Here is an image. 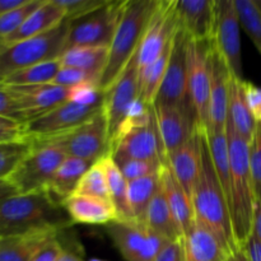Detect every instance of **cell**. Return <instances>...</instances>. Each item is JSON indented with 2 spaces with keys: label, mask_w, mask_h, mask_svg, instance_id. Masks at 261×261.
Returning a JSON list of instances; mask_svg holds the SVG:
<instances>
[{
  "label": "cell",
  "mask_w": 261,
  "mask_h": 261,
  "mask_svg": "<svg viewBox=\"0 0 261 261\" xmlns=\"http://www.w3.org/2000/svg\"><path fill=\"white\" fill-rule=\"evenodd\" d=\"M114 158V157H112ZM116 165L119 166L120 171L124 175L125 180L129 181L137 180V178L145 177V176L154 175L161 171L163 163H153L147 161L133 160V158H114Z\"/></svg>",
  "instance_id": "40"
},
{
  "label": "cell",
  "mask_w": 261,
  "mask_h": 261,
  "mask_svg": "<svg viewBox=\"0 0 261 261\" xmlns=\"http://www.w3.org/2000/svg\"><path fill=\"white\" fill-rule=\"evenodd\" d=\"M110 154L114 158H133L166 165V155L155 117L147 126L133 130L112 143L110 145Z\"/></svg>",
  "instance_id": "16"
},
{
  "label": "cell",
  "mask_w": 261,
  "mask_h": 261,
  "mask_svg": "<svg viewBox=\"0 0 261 261\" xmlns=\"http://www.w3.org/2000/svg\"><path fill=\"white\" fill-rule=\"evenodd\" d=\"M138 97H139V68L137 64V56H134L124 69L121 75L103 93L102 110L107 120L110 143L114 139L130 106Z\"/></svg>",
  "instance_id": "14"
},
{
  "label": "cell",
  "mask_w": 261,
  "mask_h": 261,
  "mask_svg": "<svg viewBox=\"0 0 261 261\" xmlns=\"http://www.w3.org/2000/svg\"><path fill=\"white\" fill-rule=\"evenodd\" d=\"M180 28L176 0H158L137 51L139 71L149 66L172 41Z\"/></svg>",
  "instance_id": "9"
},
{
  "label": "cell",
  "mask_w": 261,
  "mask_h": 261,
  "mask_svg": "<svg viewBox=\"0 0 261 261\" xmlns=\"http://www.w3.org/2000/svg\"><path fill=\"white\" fill-rule=\"evenodd\" d=\"M92 165L93 163L88 162V161L68 155L60 165V167L56 170L55 175L46 188V193L54 200L61 204L66 198L73 195L79 180Z\"/></svg>",
  "instance_id": "27"
},
{
  "label": "cell",
  "mask_w": 261,
  "mask_h": 261,
  "mask_svg": "<svg viewBox=\"0 0 261 261\" xmlns=\"http://www.w3.org/2000/svg\"><path fill=\"white\" fill-rule=\"evenodd\" d=\"M155 261H184L181 240H178V241H168L163 246V249L161 250Z\"/></svg>",
  "instance_id": "47"
},
{
  "label": "cell",
  "mask_w": 261,
  "mask_h": 261,
  "mask_svg": "<svg viewBox=\"0 0 261 261\" xmlns=\"http://www.w3.org/2000/svg\"><path fill=\"white\" fill-rule=\"evenodd\" d=\"M73 194H75V195L92 196V198H98L111 201L109 188H107L106 175H105L103 167H102L99 160L94 162L88 168V171L82 176Z\"/></svg>",
  "instance_id": "36"
},
{
  "label": "cell",
  "mask_w": 261,
  "mask_h": 261,
  "mask_svg": "<svg viewBox=\"0 0 261 261\" xmlns=\"http://www.w3.org/2000/svg\"><path fill=\"white\" fill-rule=\"evenodd\" d=\"M68 155L94 163L107 154L110 145L109 126L102 107L91 119L64 137Z\"/></svg>",
  "instance_id": "15"
},
{
  "label": "cell",
  "mask_w": 261,
  "mask_h": 261,
  "mask_svg": "<svg viewBox=\"0 0 261 261\" xmlns=\"http://www.w3.org/2000/svg\"><path fill=\"white\" fill-rule=\"evenodd\" d=\"M68 102L81 106H101L103 101V92L96 82H83L68 89Z\"/></svg>",
  "instance_id": "39"
},
{
  "label": "cell",
  "mask_w": 261,
  "mask_h": 261,
  "mask_svg": "<svg viewBox=\"0 0 261 261\" xmlns=\"http://www.w3.org/2000/svg\"><path fill=\"white\" fill-rule=\"evenodd\" d=\"M73 223L109 224L116 221L117 213L110 200L84 195H70L61 203Z\"/></svg>",
  "instance_id": "23"
},
{
  "label": "cell",
  "mask_w": 261,
  "mask_h": 261,
  "mask_svg": "<svg viewBox=\"0 0 261 261\" xmlns=\"http://www.w3.org/2000/svg\"><path fill=\"white\" fill-rule=\"evenodd\" d=\"M240 25L234 0H216L213 46L226 61L232 75L244 81Z\"/></svg>",
  "instance_id": "12"
},
{
  "label": "cell",
  "mask_w": 261,
  "mask_h": 261,
  "mask_svg": "<svg viewBox=\"0 0 261 261\" xmlns=\"http://www.w3.org/2000/svg\"><path fill=\"white\" fill-rule=\"evenodd\" d=\"M58 261H83V255L81 254V247L74 249V247H70L69 245H66V246L64 245V251Z\"/></svg>",
  "instance_id": "50"
},
{
  "label": "cell",
  "mask_w": 261,
  "mask_h": 261,
  "mask_svg": "<svg viewBox=\"0 0 261 261\" xmlns=\"http://www.w3.org/2000/svg\"><path fill=\"white\" fill-rule=\"evenodd\" d=\"M177 13L181 28L190 40L213 41L216 0H181Z\"/></svg>",
  "instance_id": "21"
},
{
  "label": "cell",
  "mask_w": 261,
  "mask_h": 261,
  "mask_svg": "<svg viewBox=\"0 0 261 261\" xmlns=\"http://www.w3.org/2000/svg\"><path fill=\"white\" fill-rule=\"evenodd\" d=\"M110 47H71L60 56L61 66H70L89 74L99 84L106 68Z\"/></svg>",
  "instance_id": "29"
},
{
  "label": "cell",
  "mask_w": 261,
  "mask_h": 261,
  "mask_svg": "<svg viewBox=\"0 0 261 261\" xmlns=\"http://www.w3.org/2000/svg\"><path fill=\"white\" fill-rule=\"evenodd\" d=\"M61 69L60 59L43 61L36 65L25 68L23 70L15 71L12 75L2 82L3 84L10 86H28V84H48L53 83L56 74Z\"/></svg>",
  "instance_id": "35"
},
{
  "label": "cell",
  "mask_w": 261,
  "mask_h": 261,
  "mask_svg": "<svg viewBox=\"0 0 261 261\" xmlns=\"http://www.w3.org/2000/svg\"><path fill=\"white\" fill-rule=\"evenodd\" d=\"M65 19V12L63 8L59 7L55 0H45L43 4L36 9L14 33L3 41L5 46H9L19 41L36 37L58 27Z\"/></svg>",
  "instance_id": "25"
},
{
  "label": "cell",
  "mask_w": 261,
  "mask_h": 261,
  "mask_svg": "<svg viewBox=\"0 0 261 261\" xmlns=\"http://www.w3.org/2000/svg\"><path fill=\"white\" fill-rule=\"evenodd\" d=\"M0 117L12 120L24 126L27 119L14 97L9 93L7 87L0 83Z\"/></svg>",
  "instance_id": "43"
},
{
  "label": "cell",
  "mask_w": 261,
  "mask_h": 261,
  "mask_svg": "<svg viewBox=\"0 0 261 261\" xmlns=\"http://www.w3.org/2000/svg\"><path fill=\"white\" fill-rule=\"evenodd\" d=\"M161 185H162V190L165 193L171 213L175 218L181 237H182L195 223V214H194L190 196L176 180L167 165L161 168Z\"/></svg>",
  "instance_id": "26"
},
{
  "label": "cell",
  "mask_w": 261,
  "mask_h": 261,
  "mask_svg": "<svg viewBox=\"0 0 261 261\" xmlns=\"http://www.w3.org/2000/svg\"><path fill=\"white\" fill-rule=\"evenodd\" d=\"M255 3H256L257 8H259V9H260V12H261V0H255Z\"/></svg>",
  "instance_id": "57"
},
{
  "label": "cell",
  "mask_w": 261,
  "mask_h": 261,
  "mask_svg": "<svg viewBox=\"0 0 261 261\" xmlns=\"http://www.w3.org/2000/svg\"><path fill=\"white\" fill-rule=\"evenodd\" d=\"M33 148V140L22 138L0 142V180L9 178Z\"/></svg>",
  "instance_id": "34"
},
{
  "label": "cell",
  "mask_w": 261,
  "mask_h": 261,
  "mask_svg": "<svg viewBox=\"0 0 261 261\" xmlns=\"http://www.w3.org/2000/svg\"><path fill=\"white\" fill-rule=\"evenodd\" d=\"M228 119L231 120L237 134L244 138L249 144H251L257 124L247 106L244 88H242V81L232 74L228 86Z\"/></svg>",
  "instance_id": "28"
},
{
  "label": "cell",
  "mask_w": 261,
  "mask_h": 261,
  "mask_svg": "<svg viewBox=\"0 0 261 261\" xmlns=\"http://www.w3.org/2000/svg\"><path fill=\"white\" fill-rule=\"evenodd\" d=\"M65 135L50 139H32V150L9 177L19 194L46 191L56 170L68 157Z\"/></svg>",
  "instance_id": "6"
},
{
  "label": "cell",
  "mask_w": 261,
  "mask_h": 261,
  "mask_svg": "<svg viewBox=\"0 0 261 261\" xmlns=\"http://www.w3.org/2000/svg\"><path fill=\"white\" fill-rule=\"evenodd\" d=\"M60 234H59L58 239L53 240L50 244L46 245L32 261H58L64 251V245L60 240Z\"/></svg>",
  "instance_id": "46"
},
{
  "label": "cell",
  "mask_w": 261,
  "mask_h": 261,
  "mask_svg": "<svg viewBox=\"0 0 261 261\" xmlns=\"http://www.w3.org/2000/svg\"><path fill=\"white\" fill-rule=\"evenodd\" d=\"M68 32L69 20L65 19L48 32L5 46L0 51V83L15 71L60 58L66 48Z\"/></svg>",
  "instance_id": "5"
},
{
  "label": "cell",
  "mask_w": 261,
  "mask_h": 261,
  "mask_svg": "<svg viewBox=\"0 0 261 261\" xmlns=\"http://www.w3.org/2000/svg\"><path fill=\"white\" fill-rule=\"evenodd\" d=\"M191 203L195 221L205 226L217 237L228 254L236 251L239 247L236 245L232 228L228 201L217 177L216 168L206 144L205 134L201 149L200 172L193 190Z\"/></svg>",
  "instance_id": "2"
},
{
  "label": "cell",
  "mask_w": 261,
  "mask_h": 261,
  "mask_svg": "<svg viewBox=\"0 0 261 261\" xmlns=\"http://www.w3.org/2000/svg\"><path fill=\"white\" fill-rule=\"evenodd\" d=\"M0 129L2 130H23V125L18 122L12 121V120L0 117Z\"/></svg>",
  "instance_id": "54"
},
{
  "label": "cell",
  "mask_w": 261,
  "mask_h": 261,
  "mask_svg": "<svg viewBox=\"0 0 261 261\" xmlns=\"http://www.w3.org/2000/svg\"><path fill=\"white\" fill-rule=\"evenodd\" d=\"M43 2L45 0H28L20 8L0 15V40H4L14 33L24 23V20L43 4Z\"/></svg>",
  "instance_id": "38"
},
{
  "label": "cell",
  "mask_w": 261,
  "mask_h": 261,
  "mask_svg": "<svg viewBox=\"0 0 261 261\" xmlns=\"http://www.w3.org/2000/svg\"><path fill=\"white\" fill-rule=\"evenodd\" d=\"M231 71L226 61L213 46L212 53L211 97H209V124L204 132H226L228 119V86Z\"/></svg>",
  "instance_id": "20"
},
{
  "label": "cell",
  "mask_w": 261,
  "mask_h": 261,
  "mask_svg": "<svg viewBox=\"0 0 261 261\" xmlns=\"http://www.w3.org/2000/svg\"><path fill=\"white\" fill-rule=\"evenodd\" d=\"M173 38L160 56L147 66L139 71V97L148 105L153 106L154 99L157 97L160 87L162 84L163 76L167 70L168 61H170L171 53H172Z\"/></svg>",
  "instance_id": "33"
},
{
  "label": "cell",
  "mask_w": 261,
  "mask_h": 261,
  "mask_svg": "<svg viewBox=\"0 0 261 261\" xmlns=\"http://www.w3.org/2000/svg\"><path fill=\"white\" fill-rule=\"evenodd\" d=\"M203 139L204 130L196 126L190 138L166 157V165L190 199L200 172Z\"/></svg>",
  "instance_id": "19"
},
{
  "label": "cell",
  "mask_w": 261,
  "mask_h": 261,
  "mask_svg": "<svg viewBox=\"0 0 261 261\" xmlns=\"http://www.w3.org/2000/svg\"><path fill=\"white\" fill-rule=\"evenodd\" d=\"M3 48H5V43H4V41L0 40V51H2Z\"/></svg>",
  "instance_id": "56"
},
{
  "label": "cell",
  "mask_w": 261,
  "mask_h": 261,
  "mask_svg": "<svg viewBox=\"0 0 261 261\" xmlns=\"http://www.w3.org/2000/svg\"><path fill=\"white\" fill-rule=\"evenodd\" d=\"M88 81L96 82L89 74L84 73L81 69L70 68V66H61V69L59 70V73L56 74L55 79H54L51 84H55V86L69 89L71 88V87L76 86V84Z\"/></svg>",
  "instance_id": "44"
},
{
  "label": "cell",
  "mask_w": 261,
  "mask_h": 261,
  "mask_svg": "<svg viewBox=\"0 0 261 261\" xmlns=\"http://www.w3.org/2000/svg\"><path fill=\"white\" fill-rule=\"evenodd\" d=\"M240 24L261 55V12L255 0H234Z\"/></svg>",
  "instance_id": "37"
},
{
  "label": "cell",
  "mask_w": 261,
  "mask_h": 261,
  "mask_svg": "<svg viewBox=\"0 0 261 261\" xmlns=\"http://www.w3.org/2000/svg\"><path fill=\"white\" fill-rule=\"evenodd\" d=\"M250 168L255 198L261 199V124H257L254 140L250 144Z\"/></svg>",
  "instance_id": "42"
},
{
  "label": "cell",
  "mask_w": 261,
  "mask_h": 261,
  "mask_svg": "<svg viewBox=\"0 0 261 261\" xmlns=\"http://www.w3.org/2000/svg\"><path fill=\"white\" fill-rule=\"evenodd\" d=\"M145 226L158 236L163 237L167 241H178L181 240L180 229L176 224L171 209L166 200L162 185L160 186L155 195L153 196L147 214H145Z\"/></svg>",
  "instance_id": "30"
},
{
  "label": "cell",
  "mask_w": 261,
  "mask_h": 261,
  "mask_svg": "<svg viewBox=\"0 0 261 261\" xmlns=\"http://www.w3.org/2000/svg\"><path fill=\"white\" fill-rule=\"evenodd\" d=\"M105 175H106L107 188H109L110 199L114 204L119 221H134L127 203V181L120 171L119 166L110 153L99 158ZM135 222V221H134Z\"/></svg>",
  "instance_id": "31"
},
{
  "label": "cell",
  "mask_w": 261,
  "mask_h": 261,
  "mask_svg": "<svg viewBox=\"0 0 261 261\" xmlns=\"http://www.w3.org/2000/svg\"><path fill=\"white\" fill-rule=\"evenodd\" d=\"M261 240V199H256L254 211V222H252V233Z\"/></svg>",
  "instance_id": "51"
},
{
  "label": "cell",
  "mask_w": 261,
  "mask_h": 261,
  "mask_svg": "<svg viewBox=\"0 0 261 261\" xmlns=\"http://www.w3.org/2000/svg\"><path fill=\"white\" fill-rule=\"evenodd\" d=\"M101 106L88 107L64 102L47 114L27 122L23 126V134L31 139H50L71 133L91 119Z\"/></svg>",
  "instance_id": "13"
},
{
  "label": "cell",
  "mask_w": 261,
  "mask_h": 261,
  "mask_svg": "<svg viewBox=\"0 0 261 261\" xmlns=\"http://www.w3.org/2000/svg\"><path fill=\"white\" fill-rule=\"evenodd\" d=\"M107 233L126 261H155L167 240L134 221H116L106 224Z\"/></svg>",
  "instance_id": "10"
},
{
  "label": "cell",
  "mask_w": 261,
  "mask_h": 261,
  "mask_svg": "<svg viewBox=\"0 0 261 261\" xmlns=\"http://www.w3.org/2000/svg\"><path fill=\"white\" fill-rule=\"evenodd\" d=\"M161 105L188 107L193 111L188 93V36L181 25L173 37L167 70L153 106Z\"/></svg>",
  "instance_id": "11"
},
{
  "label": "cell",
  "mask_w": 261,
  "mask_h": 261,
  "mask_svg": "<svg viewBox=\"0 0 261 261\" xmlns=\"http://www.w3.org/2000/svg\"><path fill=\"white\" fill-rule=\"evenodd\" d=\"M181 246L184 261H226L229 255L217 237L198 221L181 237Z\"/></svg>",
  "instance_id": "22"
},
{
  "label": "cell",
  "mask_w": 261,
  "mask_h": 261,
  "mask_svg": "<svg viewBox=\"0 0 261 261\" xmlns=\"http://www.w3.org/2000/svg\"><path fill=\"white\" fill-rule=\"evenodd\" d=\"M212 53L213 41H194L188 37V93L201 130L209 124Z\"/></svg>",
  "instance_id": "7"
},
{
  "label": "cell",
  "mask_w": 261,
  "mask_h": 261,
  "mask_svg": "<svg viewBox=\"0 0 261 261\" xmlns=\"http://www.w3.org/2000/svg\"><path fill=\"white\" fill-rule=\"evenodd\" d=\"M226 134L231 165L229 213L236 245L239 249H242L252 233L256 201L250 168V144L237 134L229 119H227Z\"/></svg>",
  "instance_id": "3"
},
{
  "label": "cell",
  "mask_w": 261,
  "mask_h": 261,
  "mask_svg": "<svg viewBox=\"0 0 261 261\" xmlns=\"http://www.w3.org/2000/svg\"><path fill=\"white\" fill-rule=\"evenodd\" d=\"M55 2L64 9L66 19L73 20L99 9L109 0H55Z\"/></svg>",
  "instance_id": "41"
},
{
  "label": "cell",
  "mask_w": 261,
  "mask_h": 261,
  "mask_svg": "<svg viewBox=\"0 0 261 261\" xmlns=\"http://www.w3.org/2000/svg\"><path fill=\"white\" fill-rule=\"evenodd\" d=\"M158 0H125L121 15L109 48L106 68L99 88L106 92L130 63L139 48L145 27L154 12Z\"/></svg>",
  "instance_id": "4"
},
{
  "label": "cell",
  "mask_w": 261,
  "mask_h": 261,
  "mask_svg": "<svg viewBox=\"0 0 261 261\" xmlns=\"http://www.w3.org/2000/svg\"><path fill=\"white\" fill-rule=\"evenodd\" d=\"M3 84V83H2ZM15 98L20 110L25 115L27 122L47 114L68 99V89L55 84H28L10 86L4 84Z\"/></svg>",
  "instance_id": "18"
},
{
  "label": "cell",
  "mask_w": 261,
  "mask_h": 261,
  "mask_svg": "<svg viewBox=\"0 0 261 261\" xmlns=\"http://www.w3.org/2000/svg\"><path fill=\"white\" fill-rule=\"evenodd\" d=\"M19 191L15 188L14 184L9 180V178H3L0 180V200L10 198V196L18 195Z\"/></svg>",
  "instance_id": "49"
},
{
  "label": "cell",
  "mask_w": 261,
  "mask_h": 261,
  "mask_svg": "<svg viewBox=\"0 0 261 261\" xmlns=\"http://www.w3.org/2000/svg\"><path fill=\"white\" fill-rule=\"evenodd\" d=\"M63 231L43 229L0 239V261H32L36 255Z\"/></svg>",
  "instance_id": "24"
},
{
  "label": "cell",
  "mask_w": 261,
  "mask_h": 261,
  "mask_svg": "<svg viewBox=\"0 0 261 261\" xmlns=\"http://www.w3.org/2000/svg\"><path fill=\"white\" fill-rule=\"evenodd\" d=\"M226 261H250L249 257L246 256L245 251L242 249H237L236 251H233L232 254L228 255Z\"/></svg>",
  "instance_id": "55"
},
{
  "label": "cell",
  "mask_w": 261,
  "mask_h": 261,
  "mask_svg": "<svg viewBox=\"0 0 261 261\" xmlns=\"http://www.w3.org/2000/svg\"><path fill=\"white\" fill-rule=\"evenodd\" d=\"M161 186V171L154 175L145 176L127 182V203L133 219L145 224V214L153 196Z\"/></svg>",
  "instance_id": "32"
},
{
  "label": "cell",
  "mask_w": 261,
  "mask_h": 261,
  "mask_svg": "<svg viewBox=\"0 0 261 261\" xmlns=\"http://www.w3.org/2000/svg\"><path fill=\"white\" fill-rule=\"evenodd\" d=\"M89 261H105V260H99V259H92V260H89Z\"/></svg>",
  "instance_id": "58"
},
{
  "label": "cell",
  "mask_w": 261,
  "mask_h": 261,
  "mask_svg": "<svg viewBox=\"0 0 261 261\" xmlns=\"http://www.w3.org/2000/svg\"><path fill=\"white\" fill-rule=\"evenodd\" d=\"M242 250L250 261H261V240L251 234L246 244L244 245Z\"/></svg>",
  "instance_id": "48"
},
{
  "label": "cell",
  "mask_w": 261,
  "mask_h": 261,
  "mask_svg": "<svg viewBox=\"0 0 261 261\" xmlns=\"http://www.w3.org/2000/svg\"><path fill=\"white\" fill-rule=\"evenodd\" d=\"M71 224L63 205L46 191L18 194L0 200V239L43 229L65 231Z\"/></svg>",
  "instance_id": "1"
},
{
  "label": "cell",
  "mask_w": 261,
  "mask_h": 261,
  "mask_svg": "<svg viewBox=\"0 0 261 261\" xmlns=\"http://www.w3.org/2000/svg\"><path fill=\"white\" fill-rule=\"evenodd\" d=\"M27 2L28 0H0V15L20 8Z\"/></svg>",
  "instance_id": "52"
},
{
  "label": "cell",
  "mask_w": 261,
  "mask_h": 261,
  "mask_svg": "<svg viewBox=\"0 0 261 261\" xmlns=\"http://www.w3.org/2000/svg\"><path fill=\"white\" fill-rule=\"evenodd\" d=\"M122 2H109L99 9L69 20L66 48L71 47H110L121 15Z\"/></svg>",
  "instance_id": "8"
},
{
  "label": "cell",
  "mask_w": 261,
  "mask_h": 261,
  "mask_svg": "<svg viewBox=\"0 0 261 261\" xmlns=\"http://www.w3.org/2000/svg\"><path fill=\"white\" fill-rule=\"evenodd\" d=\"M158 133L162 140L165 155L170 154L190 138L198 126L194 112L188 107L153 106Z\"/></svg>",
  "instance_id": "17"
},
{
  "label": "cell",
  "mask_w": 261,
  "mask_h": 261,
  "mask_svg": "<svg viewBox=\"0 0 261 261\" xmlns=\"http://www.w3.org/2000/svg\"><path fill=\"white\" fill-rule=\"evenodd\" d=\"M23 130H2L0 129V142L18 139L23 137Z\"/></svg>",
  "instance_id": "53"
},
{
  "label": "cell",
  "mask_w": 261,
  "mask_h": 261,
  "mask_svg": "<svg viewBox=\"0 0 261 261\" xmlns=\"http://www.w3.org/2000/svg\"><path fill=\"white\" fill-rule=\"evenodd\" d=\"M242 88H244L245 98H246L247 106L250 112L254 117L256 124H261V87L255 86L249 81H242Z\"/></svg>",
  "instance_id": "45"
}]
</instances>
